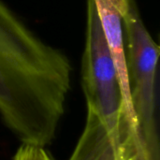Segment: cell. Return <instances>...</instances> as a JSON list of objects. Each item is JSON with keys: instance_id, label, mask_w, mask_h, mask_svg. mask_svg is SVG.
<instances>
[{"instance_id": "4", "label": "cell", "mask_w": 160, "mask_h": 160, "mask_svg": "<svg viewBox=\"0 0 160 160\" xmlns=\"http://www.w3.org/2000/svg\"><path fill=\"white\" fill-rule=\"evenodd\" d=\"M128 1V0H94L103 35L118 74L127 120L133 134L139 138L136 118L131 103L125 46L123 15Z\"/></svg>"}, {"instance_id": "6", "label": "cell", "mask_w": 160, "mask_h": 160, "mask_svg": "<svg viewBox=\"0 0 160 160\" xmlns=\"http://www.w3.org/2000/svg\"><path fill=\"white\" fill-rule=\"evenodd\" d=\"M12 160H54L43 146L22 143Z\"/></svg>"}, {"instance_id": "3", "label": "cell", "mask_w": 160, "mask_h": 160, "mask_svg": "<svg viewBox=\"0 0 160 160\" xmlns=\"http://www.w3.org/2000/svg\"><path fill=\"white\" fill-rule=\"evenodd\" d=\"M131 103L144 160H159L156 124V82L159 48L148 32L138 6L128 0L123 15Z\"/></svg>"}, {"instance_id": "1", "label": "cell", "mask_w": 160, "mask_h": 160, "mask_svg": "<svg viewBox=\"0 0 160 160\" xmlns=\"http://www.w3.org/2000/svg\"><path fill=\"white\" fill-rule=\"evenodd\" d=\"M72 67L0 0V116L22 143L55 138L71 87Z\"/></svg>"}, {"instance_id": "2", "label": "cell", "mask_w": 160, "mask_h": 160, "mask_svg": "<svg viewBox=\"0 0 160 160\" xmlns=\"http://www.w3.org/2000/svg\"><path fill=\"white\" fill-rule=\"evenodd\" d=\"M82 86L87 108L108 129L126 160H144L141 143L126 115L118 74L106 43L94 0H87Z\"/></svg>"}, {"instance_id": "5", "label": "cell", "mask_w": 160, "mask_h": 160, "mask_svg": "<svg viewBox=\"0 0 160 160\" xmlns=\"http://www.w3.org/2000/svg\"><path fill=\"white\" fill-rule=\"evenodd\" d=\"M68 160L126 159L102 121L87 108L83 129Z\"/></svg>"}]
</instances>
